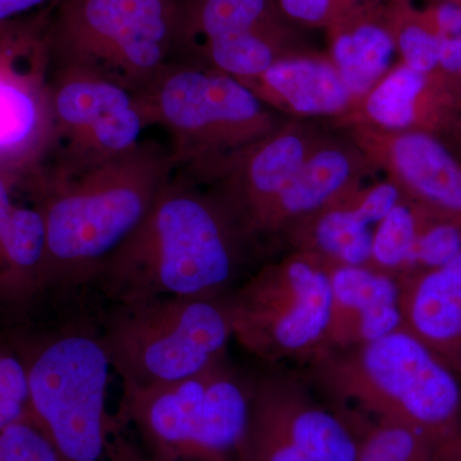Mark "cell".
Segmentation results:
<instances>
[{
  "instance_id": "cell-1",
  "label": "cell",
  "mask_w": 461,
  "mask_h": 461,
  "mask_svg": "<svg viewBox=\"0 0 461 461\" xmlns=\"http://www.w3.org/2000/svg\"><path fill=\"white\" fill-rule=\"evenodd\" d=\"M175 169L168 149L149 140L111 159L23 168L21 189L44 218L45 291L93 284Z\"/></svg>"
},
{
  "instance_id": "cell-2",
  "label": "cell",
  "mask_w": 461,
  "mask_h": 461,
  "mask_svg": "<svg viewBox=\"0 0 461 461\" xmlns=\"http://www.w3.org/2000/svg\"><path fill=\"white\" fill-rule=\"evenodd\" d=\"M242 238L229 206L202 195L176 168L91 285L112 303L227 296L239 273Z\"/></svg>"
},
{
  "instance_id": "cell-31",
  "label": "cell",
  "mask_w": 461,
  "mask_h": 461,
  "mask_svg": "<svg viewBox=\"0 0 461 461\" xmlns=\"http://www.w3.org/2000/svg\"><path fill=\"white\" fill-rule=\"evenodd\" d=\"M433 25L439 36L461 35V3L455 0L441 3L436 8Z\"/></svg>"
},
{
  "instance_id": "cell-20",
  "label": "cell",
  "mask_w": 461,
  "mask_h": 461,
  "mask_svg": "<svg viewBox=\"0 0 461 461\" xmlns=\"http://www.w3.org/2000/svg\"><path fill=\"white\" fill-rule=\"evenodd\" d=\"M357 208L332 209L318 218L313 240L318 251L335 267H366L372 257L373 233Z\"/></svg>"
},
{
  "instance_id": "cell-34",
  "label": "cell",
  "mask_w": 461,
  "mask_h": 461,
  "mask_svg": "<svg viewBox=\"0 0 461 461\" xmlns=\"http://www.w3.org/2000/svg\"><path fill=\"white\" fill-rule=\"evenodd\" d=\"M455 2H460L461 3V0H455Z\"/></svg>"
},
{
  "instance_id": "cell-22",
  "label": "cell",
  "mask_w": 461,
  "mask_h": 461,
  "mask_svg": "<svg viewBox=\"0 0 461 461\" xmlns=\"http://www.w3.org/2000/svg\"><path fill=\"white\" fill-rule=\"evenodd\" d=\"M426 86V75L402 66L387 76L366 103L369 115L388 129H405L414 121L415 100Z\"/></svg>"
},
{
  "instance_id": "cell-3",
  "label": "cell",
  "mask_w": 461,
  "mask_h": 461,
  "mask_svg": "<svg viewBox=\"0 0 461 461\" xmlns=\"http://www.w3.org/2000/svg\"><path fill=\"white\" fill-rule=\"evenodd\" d=\"M308 379L355 427L395 424L437 446L461 432V375L405 329L342 348H321ZM368 424V426H371Z\"/></svg>"
},
{
  "instance_id": "cell-13",
  "label": "cell",
  "mask_w": 461,
  "mask_h": 461,
  "mask_svg": "<svg viewBox=\"0 0 461 461\" xmlns=\"http://www.w3.org/2000/svg\"><path fill=\"white\" fill-rule=\"evenodd\" d=\"M20 171L0 166V314L21 321L45 291V223L38 206L18 204Z\"/></svg>"
},
{
  "instance_id": "cell-15",
  "label": "cell",
  "mask_w": 461,
  "mask_h": 461,
  "mask_svg": "<svg viewBox=\"0 0 461 461\" xmlns=\"http://www.w3.org/2000/svg\"><path fill=\"white\" fill-rule=\"evenodd\" d=\"M397 280L402 329L461 375V253L444 267Z\"/></svg>"
},
{
  "instance_id": "cell-35",
  "label": "cell",
  "mask_w": 461,
  "mask_h": 461,
  "mask_svg": "<svg viewBox=\"0 0 461 461\" xmlns=\"http://www.w3.org/2000/svg\"><path fill=\"white\" fill-rule=\"evenodd\" d=\"M58 2H59V0H57V2H56V3H58ZM56 3H54V5H56Z\"/></svg>"
},
{
  "instance_id": "cell-12",
  "label": "cell",
  "mask_w": 461,
  "mask_h": 461,
  "mask_svg": "<svg viewBox=\"0 0 461 461\" xmlns=\"http://www.w3.org/2000/svg\"><path fill=\"white\" fill-rule=\"evenodd\" d=\"M294 375L253 378L250 406L314 461H357L362 433L348 418L320 405Z\"/></svg>"
},
{
  "instance_id": "cell-23",
  "label": "cell",
  "mask_w": 461,
  "mask_h": 461,
  "mask_svg": "<svg viewBox=\"0 0 461 461\" xmlns=\"http://www.w3.org/2000/svg\"><path fill=\"white\" fill-rule=\"evenodd\" d=\"M437 445L417 430L395 424L364 429L357 461H433Z\"/></svg>"
},
{
  "instance_id": "cell-9",
  "label": "cell",
  "mask_w": 461,
  "mask_h": 461,
  "mask_svg": "<svg viewBox=\"0 0 461 461\" xmlns=\"http://www.w3.org/2000/svg\"><path fill=\"white\" fill-rule=\"evenodd\" d=\"M48 112L47 139L35 162L78 165L122 156L145 141L150 126L136 94L75 72H50Z\"/></svg>"
},
{
  "instance_id": "cell-4",
  "label": "cell",
  "mask_w": 461,
  "mask_h": 461,
  "mask_svg": "<svg viewBox=\"0 0 461 461\" xmlns=\"http://www.w3.org/2000/svg\"><path fill=\"white\" fill-rule=\"evenodd\" d=\"M5 338L25 366L32 420L63 461H147L108 411L113 369L99 329L75 321Z\"/></svg>"
},
{
  "instance_id": "cell-16",
  "label": "cell",
  "mask_w": 461,
  "mask_h": 461,
  "mask_svg": "<svg viewBox=\"0 0 461 461\" xmlns=\"http://www.w3.org/2000/svg\"><path fill=\"white\" fill-rule=\"evenodd\" d=\"M393 162L403 181L430 205L461 217V168L435 139L426 133L400 136Z\"/></svg>"
},
{
  "instance_id": "cell-19",
  "label": "cell",
  "mask_w": 461,
  "mask_h": 461,
  "mask_svg": "<svg viewBox=\"0 0 461 461\" xmlns=\"http://www.w3.org/2000/svg\"><path fill=\"white\" fill-rule=\"evenodd\" d=\"M393 48L395 41L391 32L371 21L338 33L333 57L348 91L363 94L371 89L390 65Z\"/></svg>"
},
{
  "instance_id": "cell-36",
  "label": "cell",
  "mask_w": 461,
  "mask_h": 461,
  "mask_svg": "<svg viewBox=\"0 0 461 461\" xmlns=\"http://www.w3.org/2000/svg\"><path fill=\"white\" fill-rule=\"evenodd\" d=\"M461 72V71H460Z\"/></svg>"
},
{
  "instance_id": "cell-32",
  "label": "cell",
  "mask_w": 461,
  "mask_h": 461,
  "mask_svg": "<svg viewBox=\"0 0 461 461\" xmlns=\"http://www.w3.org/2000/svg\"><path fill=\"white\" fill-rule=\"evenodd\" d=\"M57 0H0V23L51 8Z\"/></svg>"
},
{
  "instance_id": "cell-24",
  "label": "cell",
  "mask_w": 461,
  "mask_h": 461,
  "mask_svg": "<svg viewBox=\"0 0 461 461\" xmlns=\"http://www.w3.org/2000/svg\"><path fill=\"white\" fill-rule=\"evenodd\" d=\"M29 417L32 412L25 366L5 336L0 339V429Z\"/></svg>"
},
{
  "instance_id": "cell-33",
  "label": "cell",
  "mask_w": 461,
  "mask_h": 461,
  "mask_svg": "<svg viewBox=\"0 0 461 461\" xmlns=\"http://www.w3.org/2000/svg\"><path fill=\"white\" fill-rule=\"evenodd\" d=\"M438 65L448 72L461 71V35L439 36Z\"/></svg>"
},
{
  "instance_id": "cell-8",
  "label": "cell",
  "mask_w": 461,
  "mask_h": 461,
  "mask_svg": "<svg viewBox=\"0 0 461 461\" xmlns=\"http://www.w3.org/2000/svg\"><path fill=\"white\" fill-rule=\"evenodd\" d=\"M232 339L269 364L308 362L326 341L330 271L313 257L266 267L229 295Z\"/></svg>"
},
{
  "instance_id": "cell-26",
  "label": "cell",
  "mask_w": 461,
  "mask_h": 461,
  "mask_svg": "<svg viewBox=\"0 0 461 461\" xmlns=\"http://www.w3.org/2000/svg\"><path fill=\"white\" fill-rule=\"evenodd\" d=\"M0 461H63L38 424L26 418L0 429Z\"/></svg>"
},
{
  "instance_id": "cell-5",
  "label": "cell",
  "mask_w": 461,
  "mask_h": 461,
  "mask_svg": "<svg viewBox=\"0 0 461 461\" xmlns=\"http://www.w3.org/2000/svg\"><path fill=\"white\" fill-rule=\"evenodd\" d=\"M176 18L177 0H59L48 20L50 72L94 76L140 96L177 60Z\"/></svg>"
},
{
  "instance_id": "cell-25",
  "label": "cell",
  "mask_w": 461,
  "mask_h": 461,
  "mask_svg": "<svg viewBox=\"0 0 461 461\" xmlns=\"http://www.w3.org/2000/svg\"><path fill=\"white\" fill-rule=\"evenodd\" d=\"M460 253V227L454 222L433 224L420 232L412 251L411 266L402 277L444 267Z\"/></svg>"
},
{
  "instance_id": "cell-29",
  "label": "cell",
  "mask_w": 461,
  "mask_h": 461,
  "mask_svg": "<svg viewBox=\"0 0 461 461\" xmlns=\"http://www.w3.org/2000/svg\"><path fill=\"white\" fill-rule=\"evenodd\" d=\"M350 0H280L282 11L288 17L309 25H320L341 11Z\"/></svg>"
},
{
  "instance_id": "cell-30",
  "label": "cell",
  "mask_w": 461,
  "mask_h": 461,
  "mask_svg": "<svg viewBox=\"0 0 461 461\" xmlns=\"http://www.w3.org/2000/svg\"><path fill=\"white\" fill-rule=\"evenodd\" d=\"M399 204V191L393 185H379L355 206L357 213L368 224L379 223Z\"/></svg>"
},
{
  "instance_id": "cell-11",
  "label": "cell",
  "mask_w": 461,
  "mask_h": 461,
  "mask_svg": "<svg viewBox=\"0 0 461 461\" xmlns=\"http://www.w3.org/2000/svg\"><path fill=\"white\" fill-rule=\"evenodd\" d=\"M267 0H177L176 56L184 42L204 39L212 62L230 76L254 77L275 63L260 32Z\"/></svg>"
},
{
  "instance_id": "cell-7",
  "label": "cell",
  "mask_w": 461,
  "mask_h": 461,
  "mask_svg": "<svg viewBox=\"0 0 461 461\" xmlns=\"http://www.w3.org/2000/svg\"><path fill=\"white\" fill-rule=\"evenodd\" d=\"M253 378L221 360L194 377L122 393L117 417L147 461H245Z\"/></svg>"
},
{
  "instance_id": "cell-28",
  "label": "cell",
  "mask_w": 461,
  "mask_h": 461,
  "mask_svg": "<svg viewBox=\"0 0 461 461\" xmlns=\"http://www.w3.org/2000/svg\"><path fill=\"white\" fill-rule=\"evenodd\" d=\"M405 66L426 75L438 66L439 35L418 23H406L397 36Z\"/></svg>"
},
{
  "instance_id": "cell-18",
  "label": "cell",
  "mask_w": 461,
  "mask_h": 461,
  "mask_svg": "<svg viewBox=\"0 0 461 461\" xmlns=\"http://www.w3.org/2000/svg\"><path fill=\"white\" fill-rule=\"evenodd\" d=\"M348 175L350 163L344 154L336 150L315 154L276 200L263 229L275 226L286 217L312 213L321 208L341 189Z\"/></svg>"
},
{
  "instance_id": "cell-21",
  "label": "cell",
  "mask_w": 461,
  "mask_h": 461,
  "mask_svg": "<svg viewBox=\"0 0 461 461\" xmlns=\"http://www.w3.org/2000/svg\"><path fill=\"white\" fill-rule=\"evenodd\" d=\"M420 226L414 213L405 205L397 204L378 224L373 235L372 257L368 268L400 278L406 275Z\"/></svg>"
},
{
  "instance_id": "cell-27",
  "label": "cell",
  "mask_w": 461,
  "mask_h": 461,
  "mask_svg": "<svg viewBox=\"0 0 461 461\" xmlns=\"http://www.w3.org/2000/svg\"><path fill=\"white\" fill-rule=\"evenodd\" d=\"M245 461H314L250 406Z\"/></svg>"
},
{
  "instance_id": "cell-10",
  "label": "cell",
  "mask_w": 461,
  "mask_h": 461,
  "mask_svg": "<svg viewBox=\"0 0 461 461\" xmlns=\"http://www.w3.org/2000/svg\"><path fill=\"white\" fill-rule=\"evenodd\" d=\"M148 122L168 135L176 168L195 165L229 131L256 123L260 103L244 84L175 62L139 96Z\"/></svg>"
},
{
  "instance_id": "cell-17",
  "label": "cell",
  "mask_w": 461,
  "mask_h": 461,
  "mask_svg": "<svg viewBox=\"0 0 461 461\" xmlns=\"http://www.w3.org/2000/svg\"><path fill=\"white\" fill-rule=\"evenodd\" d=\"M262 76L271 89L302 113H335L348 104L350 95L339 72L318 60H280Z\"/></svg>"
},
{
  "instance_id": "cell-14",
  "label": "cell",
  "mask_w": 461,
  "mask_h": 461,
  "mask_svg": "<svg viewBox=\"0 0 461 461\" xmlns=\"http://www.w3.org/2000/svg\"><path fill=\"white\" fill-rule=\"evenodd\" d=\"M330 314L324 348L366 344L402 329L399 280L368 267L329 269Z\"/></svg>"
},
{
  "instance_id": "cell-6",
  "label": "cell",
  "mask_w": 461,
  "mask_h": 461,
  "mask_svg": "<svg viewBox=\"0 0 461 461\" xmlns=\"http://www.w3.org/2000/svg\"><path fill=\"white\" fill-rule=\"evenodd\" d=\"M99 330L122 393L168 386L226 359L229 295L113 303Z\"/></svg>"
}]
</instances>
